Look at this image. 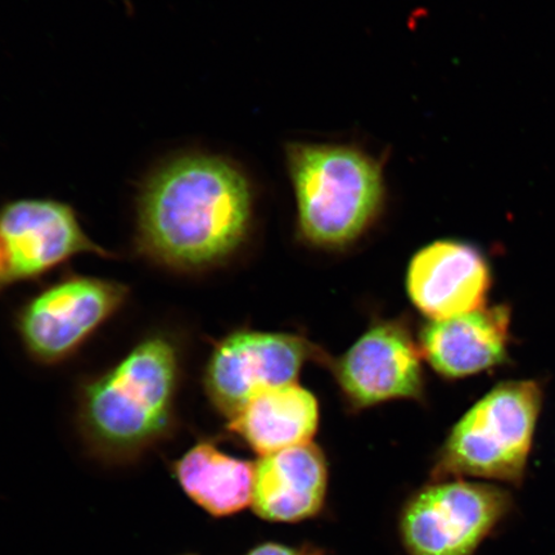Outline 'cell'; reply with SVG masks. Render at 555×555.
Returning <instances> with one entry per match:
<instances>
[{"label": "cell", "instance_id": "obj_1", "mask_svg": "<svg viewBox=\"0 0 555 555\" xmlns=\"http://www.w3.org/2000/svg\"><path fill=\"white\" fill-rule=\"evenodd\" d=\"M253 211V185L237 164L184 152L144 180L137 198V247L158 266L197 272L237 251Z\"/></svg>", "mask_w": 555, "mask_h": 555}, {"label": "cell", "instance_id": "obj_2", "mask_svg": "<svg viewBox=\"0 0 555 555\" xmlns=\"http://www.w3.org/2000/svg\"><path fill=\"white\" fill-rule=\"evenodd\" d=\"M179 349L156 333L137 344L119 363L87 382L79 400V426L95 456L131 463L176 427Z\"/></svg>", "mask_w": 555, "mask_h": 555}, {"label": "cell", "instance_id": "obj_3", "mask_svg": "<svg viewBox=\"0 0 555 555\" xmlns=\"http://www.w3.org/2000/svg\"><path fill=\"white\" fill-rule=\"evenodd\" d=\"M298 227L319 246L356 241L377 219L385 201L384 164L357 145H286Z\"/></svg>", "mask_w": 555, "mask_h": 555}, {"label": "cell", "instance_id": "obj_4", "mask_svg": "<svg viewBox=\"0 0 555 555\" xmlns=\"http://www.w3.org/2000/svg\"><path fill=\"white\" fill-rule=\"evenodd\" d=\"M543 404L535 380L499 385L457 422L437 460V481L475 477L520 486Z\"/></svg>", "mask_w": 555, "mask_h": 555}, {"label": "cell", "instance_id": "obj_5", "mask_svg": "<svg viewBox=\"0 0 555 555\" xmlns=\"http://www.w3.org/2000/svg\"><path fill=\"white\" fill-rule=\"evenodd\" d=\"M513 509L508 490L463 478L427 486L402 511V543L411 555H474Z\"/></svg>", "mask_w": 555, "mask_h": 555}, {"label": "cell", "instance_id": "obj_6", "mask_svg": "<svg viewBox=\"0 0 555 555\" xmlns=\"http://www.w3.org/2000/svg\"><path fill=\"white\" fill-rule=\"evenodd\" d=\"M128 287L101 278L73 275L40 291L17 315L27 352L40 363H60L120 310Z\"/></svg>", "mask_w": 555, "mask_h": 555}, {"label": "cell", "instance_id": "obj_7", "mask_svg": "<svg viewBox=\"0 0 555 555\" xmlns=\"http://www.w3.org/2000/svg\"><path fill=\"white\" fill-rule=\"evenodd\" d=\"M312 351L305 339L286 333H233L208 360V398L231 420L258 395L295 384Z\"/></svg>", "mask_w": 555, "mask_h": 555}, {"label": "cell", "instance_id": "obj_8", "mask_svg": "<svg viewBox=\"0 0 555 555\" xmlns=\"http://www.w3.org/2000/svg\"><path fill=\"white\" fill-rule=\"evenodd\" d=\"M5 275L0 288L37 280L80 254L109 256L88 237L74 208L60 201L24 198L0 208Z\"/></svg>", "mask_w": 555, "mask_h": 555}, {"label": "cell", "instance_id": "obj_9", "mask_svg": "<svg viewBox=\"0 0 555 555\" xmlns=\"http://www.w3.org/2000/svg\"><path fill=\"white\" fill-rule=\"evenodd\" d=\"M421 357V349L401 324H378L339 360V385L357 406L418 398L423 390Z\"/></svg>", "mask_w": 555, "mask_h": 555}, {"label": "cell", "instance_id": "obj_10", "mask_svg": "<svg viewBox=\"0 0 555 555\" xmlns=\"http://www.w3.org/2000/svg\"><path fill=\"white\" fill-rule=\"evenodd\" d=\"M406 286L423 314L443 321L485 307L490 269L481 253L467 243L439 241L414 256Z\"/></svg>", "mask_w": 555, "mask_h": 555}, {"label": "cell", "instance_id": "obj_11", "mask_svg": "<svg viewBox=\"0 0 555 555\" xmlns=\"http://www.w3.org/2000/svg\"><path fill=\"white\" fill-rule=\"evenodd\" d=\"M327 486V463L310 442L261 456L255 466L251 505L269 522H300L322 509Z\"/></svg>", "mask_w": 555, "mask_h": 555}, {"label": "cell", "instance_id": "obj_12", "mask_svg": "<svg viewBox=\"0 0 555 555\" xmlns=\"http://www.w3.org/2000/svg\"><path fill=\"white\" fill-rule=\"evenodd\" d=\"M509 327L508 308L483 307L427 324L421 335V352L442 376L467 377L504 362Z\"/></svg>", "mask_w": 555, "mask_h": 555}, {"label": "cell", "instance_id": "obj_13", "mask_svg": "<svg viewBox=\"0 0 555 555\" xmlns=\"http://www.w3.org/2000/svg\"><path fill=\"white\" fill-rule=\"evenodd\" d=\"M318 421L315 398L301 386L291 384L249 400L229 420L228 428L266 456L310 443Z\"/></svg>", "mask_w": 555, "mask_h": 555}, {"label": "cell", "instance_id": "obj_14", "mask_svg": "<svg viewBox=\"0 0 555 555\" xmlns=\"http://www.w3.org/2000/svg\"><path fill=\"white\" fill-rule=\"evenodd\" d=\"M186 496L214 517L233 516L253 503L254 464L199 442L173 463Z\"/></svg>", "mask_w": 555, "mask_h": 555}, {"label": "cell", "instance_id": "obj_15", "mask_svg": "<svg viewBox=\"0 0 555 555\" xmlns=\"http://www.w3.org/2000/svg\"><path fill=\"white\" fill-rule=\"evenodd\" d=\"M247 555H300L288 546L281 544H263L255 547Z\"/></svg>", "mask_w": 555, "mask_h": 555}, {"label": "cell", "instance_id": "obj_16", "mask_svg": "<svg viewBox=\"0 0 555 555\" xmlns=\"http://www.w3.org/2000/svg\"><path fill=\"white\" fill-rule=\"evenodd\" d=\"M5 275V256L2 243H0V286H2V282Z\"/></svg>", "mask_w": 555, "mask_h": 555}, {"label": "cell", "instance_id": "obj_17", "mask_svg": "<svg viewBox=\"0 0 555 555\" xmlns=\"http://www.w3.org/2000/svg\"><path fill=\"white\" fill-rule=\"evenodd\" d=\"M186 555H190V554H186Z\"/></svg>", "mask_w": 555, "mask_h": 555}]
</instances>
